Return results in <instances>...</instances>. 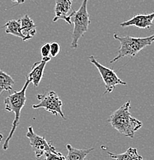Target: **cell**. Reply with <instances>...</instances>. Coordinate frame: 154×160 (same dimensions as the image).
<instances>
[{"label": "cell", "mask_w": 154, "mask_h": 160, "mask_svg": "<svg viewBox=\"0 0 154 160\" xmlns=\"http://www.w3.org/2000/svg\"><path fill=\"white\" fill-rule=\"evenodd\" d=\"M130 109V101L126 102L110 115L107 121L120 134L133 139L134 133L143 126V122L132 116Z\"/></svg>", "instance_id": "cell-1"}, {"label": "cell", "mask_w": 154, "mask_h": 160, "mask_svg": "<svg viewBox=\"0 0 154 160\" xmlns=\"http://www.w3.org/2000/svg\"><path fill=\"white\" fill-rule=\"evenodd\" d=\"M26 137L29 139L30 146L32 148L37 159H40L48 152L57 151L55 148L53 146L51 141L48 142L44 136L36 134L33 130L32 126H29L28 128Z\"/></svg>", "instance_id": "cell-7"}, {"label": "cell", "mask_w": 154, "mask_h": 160, "mask_svg": "<svg viewBox=\"0 0 154 160\" xmlns=\"http://www.w3.org/2000/svg\"><path fill=\"white\" fill-rule=\"evenodd\" d=\"M3 27L6 28V34H10L12 36H16V37L21 38L23 41H26V37L24 35L21 33V23L20 19L16 20L12 19L4 25Z\"/></svg>", "instance_id": "cell-14"}, {"label": "cell", "mask_w": 154, "mask_h": 160, "mask_svg": "<svg viewBox=\"0 0 154 160\" xmlns=\"http://www.w3.org/2000/svg\"><path fill=\"white\" fill-rule=\"evenodd\" d=\"M14 84V79L9 74L0 69V95L4 91H12Z\"/></svg>", "instance_id": "cell-15"}, {"label": "cell", "mask_w": 154, "mask_h": 160, "mask_svg": "<svg viewBox=\"0 0 154 160\" xmlns=\"http://www.w3.org/2000/svg\"><path fill=\"white\" fill-rule=\"evenodd\" d=\"M66 149L68 150V155L65 156L66 160H84L91 152L94 150V147L87 149H75L70 144L66 145Z\"/></svg>", "instance_id": "cell-12"}, {"label": "cell", "mask_w": 154, "mask_h": 160, "mask_svg": "<svg viewBox=\"0 0 154 160\" xmlns=\"http://www.w3.org/2000/svg\"><path fill=\"white\" fill-rule=\"evenodd\" d=\"M30 83V79H29L28 76H26V82H25V85L21 88V90L15 92L12 94L9 95L4 100L5 110L6 112H12L15 115L10 132H9V136H8V137L6 138L4 143H3L2 149L4 150H7L9 149V142H10L11 139L12 138L15 131H16V129H17V127L19 125L21 109L25 106L26 102V89H27L28 86H29Z\"/></svg>", "instance_id": "cell-2"}, {"label": "cell", "mask_w": 154, "mask_h": 160, "mask_svg": "<svg viewBox=\"0 0 154 160\" xmlns=\"http://www.w3.org/2000/svg\"><path fill=\"white\" fill-rule=\"evenodd\" d=\"M51 60V58L49 57H44L41 59V61L36 62L35 63L33 64L31 66V71L28 74V77L30 79L31 82L34 85V86L38 87L39 83L41 82V79L43 77V74H44V70L45 68L46 64L49 62Z\"/></svg>", "instance_id": "cell-10"}, {"label": "cell", "mask_w": 154, "mask_h": 160, "mask_svg": "<svg viewBox=\"0 0 154 160\" xmlns=\"http://www.w3.org/2000/svg\"><path fill=\"white\" fill-rule=\"evenodd\" d=\"M37 99L40 101V102L32 105L33 109L43 108L46 111L50 112L54 116L60 115L63 119H66L62 109V101L55 92L49 91L45 94H38Z\"/></svg>", "instance_id": "cell-5"}, {"label": "cell", "mask_w": 154, "mask_h": 160, "mask_svg": "<svg viewBox=\"0 0 154 160\" xmlns=\"http://www.w3.org/2000/svg\"><path fill=\"white\" fill-rule=\"evenodd\" d=\"M154 12L150 14H137L120 24L122 27L136 26L140 29H150L153 24Z\"/></svg>", "instance_id": "cell-9"}, {"label": "cell", "mask_w": 154, "mask_h": 160, "mask_svg": "<svg viewBox=\"0 0 154 160\" xmlns=\"http://www.w3.org/2000/svg\"><path fill=\"white\" fill-rule=\"evenodd\" d=\"M107 154L111 159H115L117 160H141L143 157L138 154L137 149L136 148L130 147L125 152L120 154H114V153L107 152Z\"/></svg>", "instance_id": "cell-13"}, {"label": "cell", "mask_w": 154, "mask_h": 160, "mask_svg": "<svg viewBox=\"0 0 154 160\" xmlns=\"http://www.w3.org/2000/svg\"><path fill=\"white\" fill-rule=\"evenodd\" d=\"M44 159L46 160H65V156H64L61 152H59L55 151V152H48L46 154L44 155Z\"/></svg>", "instance_id": "cell-16"}, {"label": "cell", "mask_w": 154, "mask_h": 160, "mask_svg": "<svg viewBox=\"0 0 154 160\" xmlns=\"http://www.w3.org/2000/svg\"><path fill=\"white\" fill-rule=\"evenodd\" d=\"M74 11L72 8V0H56L54 7V17L53 22H56L59 19L65 21L68 24L72 25V18L74 16Z\"/></svg>", "instance_id": "cell-8"}, {"label": "cell", "mask_w": 154, "mask_h": 160, "mask_svg": "<svg viewBox=\"0 0 154 160\" xmlns=\"http://www.w3.org/2000/svg\"><path fill=\"white\" fill-rule=\"evenodd\" d=\"M2 139H3V135L2 134V133H0V144H1Z\"/></svg>", "instance_id": "cell-20"}, {"label": "cell", "mask_w": 154, "mask_h": 160, "mask_svg": "<svg viewBox=\"0 0 154 160\" xmlns=\"http://www.w3.org/2000/svg\"><path fill=\"white\" fill-rule=\"evenodd\" d=\"M114 38L118 40L120 43V49L117 56L110 60V63H114L117 60L124 57L133 58L137 56L142 49L147 46H150L154 42V33L147 37H132L130 36H120L117 33L114 34Z\"/></svg>", "instance_id": "cell-3"}, {"label": "cell", "mask_w": 154, "mask_h": 160, "mask_svg": "<svg viewBox=\"0 0 154 160\" xmlns=\"http://www.w3.org/2000/svg\"><path fill=\"white\" fill-rule=\"evenodd\" d=\"M40 53L42 58L49 57L50 55V43H44L40 48Z\"/></svg>", "instance_id": "cell-18"}, {"label": "cell", "mask_w": 154, "mask_h": 160, "mask_svg": "<svg viewBox=\"0 0 154 160\" xmlns=\"http://www.w3.org/2000/svg\"><path fill=\"white\" fill-rule=\"evenodd\" d=\"M87 2L88 0H83L79 9L75 11L72 18L74 29L72 32L71 47L74 49H77L78 46L79 39L88 30V26L91 24L90 16L87 12Z\"/></svg>", "instance_id": "cell-4"}, {"label": "cell", "mask_w": 154, "mask_h": 160, "mask_svg": "<svg viewBox=\"0 0 154 160\" xmlns=\"http://www.w3.org/2000/svg\"><path fill=\"white\" fill-rule=\"evenodd\" d=\"M60 45L56 42L50 43V55L52 57H55L60 52Z\"/></svg>", "instance_id": "cell-17"}, {"label": "cell", "mask_w": 154, "mask_h": 160, "mask_svg": "<svg viewBox=\"0 0 154 160\" xmlns=\"http://www.w3.org/2000/svg\"><path fill=\"white\" fill-rule=\"evenodd\" d=\"M72 1H73V0H72Z\"/></svg>", "instance_id": "cell-21"}, {"label": "cell", "mask_w": 154, "mask_h": 160, "mask_svg": "<svg viewBox=\"0 0 154 160\" xmlns=\"http://www.w3.org/2000/svg\"><path fill=\"white\" fill-rule=\"evenodd\" d=\"M21 33L26 37V40L32 39L36 34V25L28 15H25L20 19Z\"/></svg>", "instance_id": "cell-11"}, {"label": "cell", "mask_w": 154, "mask_h": 160, "mask_svg": "<svg viewBox=\"0 0 154 160\" xmlns=\"http://www.w3.org/2000/svg\"><path fill=\"white\" fill-rule=\"evenodd\" d=\"M89 60H90V62L94 65V66L99 71L100 77H101L103 82L105 85V92L104 93V95L107 94V93L112 92L113 90L115 89L116 86H117V85H123V86L127 85L126 82L120 79L117 76V73L114 70L103 66L94 58V56H91L89 57Z\"/></svg>", "instance_id": "cell-6"}, {"label": "cell", "mask_w": 154, "mask_h": 160, "mask_svg": "<svg viewBox=\"0 0 154 160\" xmlns=\"http://www.w3.org/2000/svg\"><path fill=\"white\" fill-rule=\"evenodd\" d=\"M11 1L12 2H14V5L12 6V7H15V6H19V5L24 3L25 2H26V0H11Z\"/></svg>", "instance_id": "cell-19"}]
</instances>
